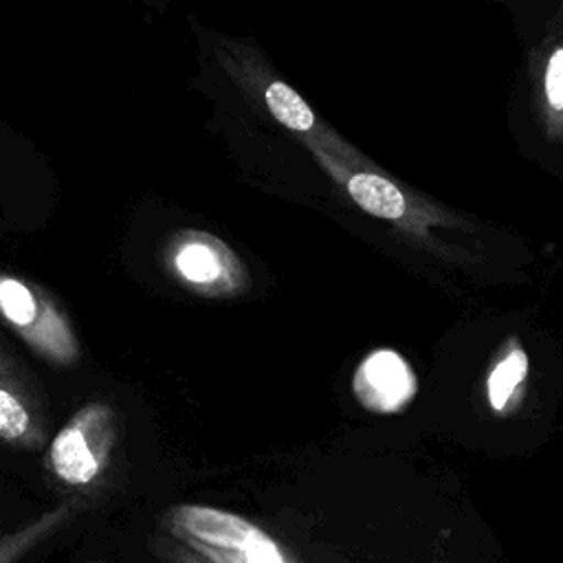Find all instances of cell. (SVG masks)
I'll list each match as a JSON object with an SVG mask.
<instances>
[{
    "instance_id": "1",
    "label": "cell",
    "mask_w": 563,
    "mask_h": 563,
    "mask_svg": "<svg viewBox=\"0 0 563 563\" xmlns=\"http://www.w3.org/2000/svg\"><path fill=\"white\" fill-rule=\"evenodd\" d=\"M119 444V418L110 402H84L44 451L48 477L70 497L86 499L108 479Z\"/></svg>"
},
{
    "instance_id": "2",
    "label": "cell",
    "mask_w": 563,
    "mask_h": 563,
    "mask_svg": "<svg viewBox=\"0 0 563 563\" xmlns=\"http://www.w3.org/2000/svg\"><path fill=\"white\" fill-rule=\"evenodd\" d=\"M158 530L216 563H299L251 519L207 504L169 506L158 519Z\"/></svg>"
},
{
    "instance_id": "3",
    "label": "cell",
    "mask_w": 563,
    "mask_h": 563,
    "mask_svg": "<svg viewBox=\"0 0 563 563\" xmlns=\"http://www.w3.org/2000/svg\"><path fill=\"white\" fill-rule=\"evenodd\" d=\"M224 66L231 77L249 92L257 95L266 112L288 132H292L308 150H321L350 165H374L363 152L341 139L330 125L317 119L308 101L282 77H277L264 59L244 46H231L224 55Z\"/></svg>"
},
{
    "instance_id": "4",
    "label": "cell",
    "mask_w": 563,
    "mask_h": 563,
    "mask_svg": "<svg viewBox=\"0 0 563 563\" xmlns=\"http://www.w3.org/2000/svg\"><path fill=\"white\" fill-rule=\"evenodd\" d=\"M310 154L356 207L378 220L391 222L402 233L431 244V229L464 227L453 218L451 211L433 205L427 198H420L416 191L405 189L376 165H350L321 150H310Z\"/></svg>"
},
{
    "instance_id": "5",
    "label": "cell",
    "mask_w": 563,
    "mask_h": 563,
    "mask_svg": "<svg viewBox=\"0 0 563 563\" xmlns=\"http://www.w3.org/2000/svg\"><path fill=\"white\" fill-rule=\"evenodd\" d=\"M0 319L46 363L73 367L81 345L64 308L37 284L0 273Z\"/></svg>"
},
{
    "instance_id": "6",
    "label": "cell",
    "mask_w": 563,
    "mask_h": 563,
    "mask_svg": "<svg viewBox=\"0 0 563 563\" xmlns=\"http://www.w3.org/2000/svg\"><path fill=\"white\" fill-rule=\"evenodd\" d=\"M167 260L176 277L198 295L229 297L246 286L240 260L216 235L183 231L172 240Z\"/></svg>"
},
{
    "instance_id": "7",
    "label": "cell",
    "mask_w": 563,
    "mask_h": 563,
    "mask_svg": "<svg viewBox=\"0 0 563 563\" xmlns=\"http://www.w3.org/2000/svg\"><path fill=\"white\" fill-rule=\"evenodd\" d=\"M0 442L20 451L48 444L44 407L15 358L0 345Z\"/></svg>"
},
{
    "instance_id": "8",
    "label": "cell",
    "mask_w": 563,
    "mask_h": 563,
    "mask_svg": "<svg viewBox=\"0 0 563 563\" xmlns=\"http://www.w3.org/2000/svg\"><path fill=\"white\" fill-rule=\"evenodd\" d=\"M356 400L376 413H394L407 407L416 394V374L394 350H374L354 372Z\"/></svg>"
},
{
    "instance_id": "9",
    "label": "cell",
    "mask_w": 563,
    "mask_h": 563,
    "mask_svg": "<svg viewBox=\"0 0 563 563\" xmlns=\"http://www.w3.org/2000/svg\"><path fill=\"white\" fill-rule=\"evenodd\" d=\"M534 101L543 132L563 141V31H554L534 62Z\"/></svg>"
},
{
    "instance_id": "10",
    "label": "cell",
    "mask_w": 563,
    "mask_h": 563,
    "mask_svg": "<svg viewBox=\"0 0 563 563\" xmlns=\"http://www.w3.org/2000/svg\"><path fill=\"white\" fill-rule=\"evenodd\" d=\"M528 374V354L523 345L512 336L504 343L486 374V402L497 416H510L521 407Z\"/></svg>"
},
{
    "instance_id": "11",
    "label": "cell",
    "mask_w": 563,
    "mask_h": 563,
    "mask_svg": "<svg viewBox=\"0 0 563 563\" xmlns=\"http://www.w3.org/2000/svg\"><path fill=\"white\" fill-rule=\"evenodd\" d=\"M86 508V499L68 497L57 506L40 512L26 523L13 528L11 532L0 537V563H18L29 552L40 548L53 534L62 532L68 523L77 519V515Z\"/></svg>"
},
{
    "instance_id": "12",
    "label": "cell",
    "mask_w": 563,
    "mask_h": 563,
    "mask_svg": "<svg viewBox=\"0 0 563 563\" xmlns=\"http://www.w3.org/2000/svg\"><path fill=\"white\" fill-rule=\"evenodd\" d=\"M152 552L161 563H216L163 530H156L152 537Z\"/></svg>"
},
{
    "instance_id": "13",
    "label": "cell",
    "mask_w": 563,
    "mask_h": 563,
    "mask_svg": "<svg viewBox=\"0 0 563 563\" xmlns=\"http://www.w3.org/2000/svg\"><path fill=\"white\" fill-rule=\"evenodd\" d=\"M554 31H563V0L559 2V7H556V13H554V18H552V24H550V33H554Z\"/></svg>"
},
{
    "instance_id": "14",
    "label": "cell",
    "mask_w": 563,
    "mask_h": 563,
    "mask_svg": "<svg viewBox=\"0 0 563 563\" xmlns=\"http://www.w3.org/2000/svg\"><path fill=\"white\" fill-rule=\"evenodd\" d=\"M88 563H103V561H88Z\"/></svg>"
}]
</instances>
